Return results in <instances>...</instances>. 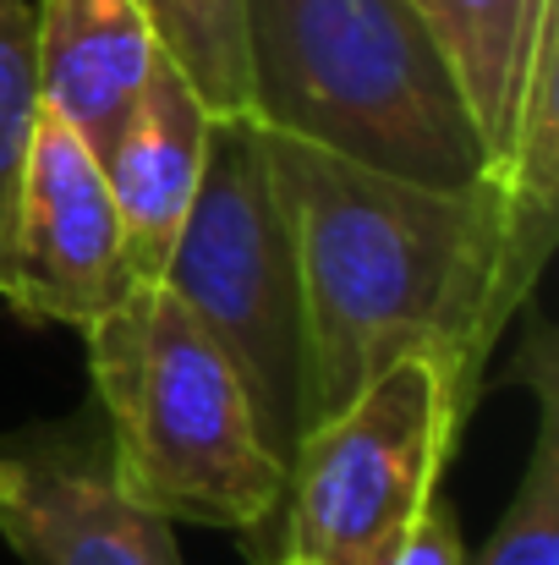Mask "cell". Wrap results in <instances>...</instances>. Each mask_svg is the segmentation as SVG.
I'll list each match as a JSON object with an SVG mask.
<instances>
[{"mask_svg":"<svg viewBox=\"0 0 559 565\" xmlns=\"http://www.w3.org/2000/svg\"><path fill=\"white\" fill-rule=\"evenodd\" d=\"M247 121L400 182L499 171L417 0H241Z\"/></svg>","mask_w":559,"mask_h":565,"instance_id":"7a4b0ae2","label":"cell"},{"mask_svg":"<svg viewBox=\"0 0 559 565\" xmlns=\"http://www.w3.org/2000/svg\"><path fill=\"white\" fill-rule=\"evenodd\" d=\"M533 401L538 423H533L527 472L505 516L466 565H559V369L549 330H533Z\"/></svg>","mask_w":559,"mask_h":565,"instance_id":"8fae6325","label":"cell"},{"mask_svg":"<svg viewBox=\"0 0 559 565\" xmlns=\"http://www.w3.org/2000/svg\"><path fill=\"white\" fill-rule=\"evenodd\" d=\"M160 286L230 358L264 445L291 467L297 445L313 434L308 324L269 138L247 116L208 127L203 182Z\"/></svg>","mask_w":559,"mask_h":565,"instance_id":"277c9868","label":"cell"},{"mask_svg":"<svg viewBox=\"0 0 559 565\" xmlns=\"http://www.w3.org/2000/svg\"><path fill=\"white\" fill-rule=\"evenodd\" d=\"M33 55L44 110L99 154L165 50L138 0H33Z\"/></svg>","mask_w":559,"mask_h":565,"instance_id":"9c48e42d","label":"cell"},{"mask_svg":"<svg viewBox=\"0 0 559 565\" xmlns=\"http://www.w3.org/2000/svg\"><path fill=\"white\" fill-rule=\"evenodd\" d=\"M39 55H33V0H0V253L22 182V160L39 127Z\"/></svg>","mask_w":559,"mask_h":565,"instance_id":"4fadbf2b","label":"cell"},{"mask_svg":"<svg viewBox=\"0 0 559 565\" xmlns=\"http://www.w3.org/2000/svg\"><path fill=\"white\" fill-rule=\"evenodd\" d=\"M83 341L110 478L165 522L252 533L275 511L286 467L264 445L214 335L165 286H132L110 313L83 324Z\"/></svg>","mask_w":559,"mask_h":565,"instance_id":"3957f363","label":"cell"},{"mask_svg":"<svg viewBox=\"0 0 559 565\" xmlns=\"http://www.w3.org/2000/svg\"><path fill=\"white\" fill-rule=\"evenodd\" d=\"M461 77V94L494 149V160L510 143L522 83L538 50L544 22L559 11V0H417Z\"/></svg>","mask_w":559,"mask_h":565,"instance_id":"30bf717a","label":"cell"},{"mask_svg":"<svg viewBox=\"0 0 559 565\" xmlns=\"http://www.w3.org/2000/svg\"><path fill=\"white\" fill-rule=\"evenodd\" d=\"M160 50L176 61L208 116H247V44L241 0H138Z\"/></svg>","mask_w":559,"mask_h":565,"instance_id":"7c38bea8","label":"cell"},{"mask_svg":"<svg viewBox=\"0 0 559 565\" xmlns=\"http://www.w3.org/2000/svg\"><path fill=\"white\" fill-rule=\"evenodd\" d=\"M378 565H466V544H461V527H455V511L444 505V494L406 522V533L384 550Z\"/></svg>","mask_w":559,"mask_h":565,"instance_id":"5bb4252c","label":"cell"},{"mask_svg":"<svg viewBox=\"0 0 559 565\" xmlns=\"http://www.w3.org/2000/svg\"><path fill=\"white\" fill-rule=\"evenodd\" d=\"M477 390L433 358H406L324 417L291 456L275 511L241 533L252 565H378L439 500Z\"/></svg>","mask_w":559,"mask_h":565,"instance_id":"5b68a950","label":"cell"},{"mask_svg":"<svg viewBox=\"0 0 559 565\" xmlns=\"http://www.w3.org/2000/svg\"><path fill=\"white\" fill-rule=\"evenodd\" d=\"M208 127H214V116L197 99V88L176 72L171 55H160V66L149 72L127 121L99 149L138 286H160V275L171 264V247L182 236L186 209L203 182Z\"/></svg>","mask_w":559,"mask_h":565,"instance_id":"ba28073f","label":"cell"},{"mask_svg":"<svg viewBox=\"0 0 559 565\" xmlns=\"http://www.w3.org/2000/svg\"><path fill=\"white\" fill-rule=\"evenodd\" d=\"M121 214L99 154L39 110L0 253V297L28 324H94L132 291Z\"/></svg>","mask_w":559,"mask_h":565,"instance_id":"8992f818","label":"cell"},{"mask_svg":"<svg viewBox=\"0 0 559 565\" xmlns=\"http://www.w3.org/2000/svg\"><path fill=\"white\" fill-rule=\"evenodd\" d=\"M264 138L297 253L313 428L406 358H433L483 395L494 341L555 253L559 203L527 198L505 171L422 188Z\"/></svg>","mask_w":559,"mask_h":565,"instance_id":"6da1fadb","label":"cell"},{"mask_svg":"<svg viewBox=\"0 0 559 565\" xmlns=\"http://www.w3.org/2000/svg\"><path fill=\"white\" fill-rule=\"evenodd\" d=\"M0 539L22 565H182L176 522L138 505L110 461L66 434L0 445Z\"/></svg>","mask_w":559,"mask_h":565,"instance_id":"52a82bcc","label":"cell"}]
</instances>
